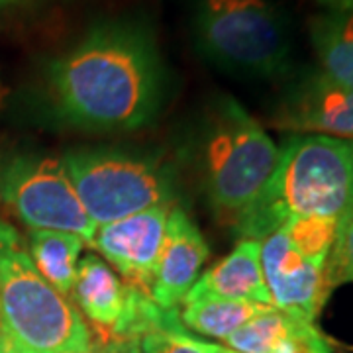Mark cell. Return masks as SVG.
<instances>
[{
	"label": "cell",
	"instance_id": "cell-15",
	"mask_svg": "<svg viewBox=\"0 0 353 353\" xmlns=\"http://www.w3.org/2000/svg\"><path fill=\"white\" fill-rule=\"evenodd\" d=\"M269 308L265 304L250 301H228L218 296H194L181 301V324L201 336L226 340L243 324H248L255 316L263 314Z\"/></svg>",
	"mask_w": 353,
	"mask_h": 353
},
{
	"label": "cell",
	"instance_id": "cell-17",
	"mask_svg": "<svg viewBox=\"0 0 353 353\" xmlns=\"http://www.w3.org/2000/svg\"><path fill=\"white\" fill-rule=\"evenodd\" d=\"M308 324L277 308H269L228 336L226 343L238 353H277Z\"/></svg>",
	"mask_w": 353,
	"mask_h": 353
},
{
	"label": "cell",
	"instance_id": "cell-4",
	"mask_svg": "<svg viewBox=\"0 0 353 353\" xmlns=\"http://www.w3.org/2000/svg\"><path fill=\"white\" fill-rule=\"evenodd\" d=\"M0 322L10 353H83L92 336L77 306L39 275L16 230L0 222Z\"/></svg>",
	"mask_w": 353,
	"mask_h": 353
},
{
	"label": "cell",
	"instance_id": "cell-13",
	"mask_svg": "<svg viewBox=\"0 0 353 353\" xmlns=\"http://www.w3.org/2000/svg\"><path fill=\"white\" fill-rule=\"evenodd\" d=\"M130 285L122 283L99 255L87 253L77 267L73 299L87 320L99 330L101 341L110 336L126 308Z\"/></svg>",
	"mask_w": 353,
	"mask_h": 353
},
{
	"label": "cell",
	"instance_id": "cell-2",
	"mask_svg": "<svg viewBox=\"0 0 353 353\" xmlns=\"http://www.w3.org/2000/svg\"><path fill=\"white\" fill-rule=\"evenodd\" d=\"M353 210V141L294 136L265 189L234 222L245 240H265L292 216L341 218Z\"/></svg>",
	"mask_w": 353,
	"mask_h": 353
},
{
	"label": "cell",
	"instance_id": "cell-22",
	"mask_svg": "<svg viewBox=\"0 0 353 353\" xmlns=\"http://www.w3.org/2000/svg\"><path fill=\"white\" fill-rule=\"evenodd\" d=\"M334 12H353V0H316Z\"/></svg>",
	"mask_w": 353,
	"mask_h": 353
},
{
	"label": "cell",
	"instance_id": "cell-19",
	"mask_svg": "<svg viewBox=\"0 0 353 353\" xmlns=\"http://www.w3.org/2000/svg\"><path fill=\"white\" fill-rule=\"evenodd\" d=\"M141 353H214L216 343L194 338L181 324V318H173L165 328H159L139 340Z\"/></svg>",
	"mask_w": 353,
	"mask_h": 353
},
{
	"label": "cell",
	"instance_id": "cell-21",
	"mask_svg": "<svg viewBox=\"0 0 353 353\" xmlns=\"http://www.w3.org/2000/svg\"><path fill=\"white\" fill-rule=\"evenodd\" d=\"M99 353H141L139 352V343L136 341H112V343H104V345H94Z\"/></svg>",
	"mask_w": 353,
	"mask_h": 353
},
{
	"label": "cell",
	"instance_id": "cell-14",
	"mask_svg": "<svg viewBox=\"0 0 353 353\" xmlns=\"http://www.w3.org/2000/svg\"><path fill=\"white\" fill-rule=\"evenodd\" d=\"M308 30L322 73L353 88V12L316 14Z\"/></svg>",
	"mask_w": 353,
	"mask_h": 353
},
{
	"label": "cell",
	"instance_id": "cell-23",
	"mask_svg": "<svg viewBox=\"0 0 353 353\" xmlns=\"http://www.w3.org/2000/svg\"><path fill=\"white\" fill-rule=\"evenodd\" d=\"M32 2H36V0H0V14L22 8L26 4H32Z\"/></svg>",
	"mask_w": 353,
	"mask_h": 353
},
{
	"label": "cell",
	"instance_id": "cell-24",
	"mask_svg": "<svg viewBox=\"0 0 353 353\" xmlns=\"http://www.w3.org/2000/svg\"><path fill=\"white\" fill-rule=\"evenodd\" d=\"M0 353H10L8 341H6V334H4V328H2V322H0Z\"/></svg>",
	"mask_w": 353,
	"mask_h": 353
},
{
	"label": "cell",
	"instance_id": "cell-9",
	"mask_svg": "<svg viewBox=\"0 0 353 353\" xmlns=\"http://www.w3.org/2000/svg\"><path fill=\"white\" fill-rule=\"evenodd\" d=\"M169 206H155L97 230L92 245L124 275L128 285L150 294L163 245Z\"/></svg>",
	"mask_w": 353,
	"mask_h": 353
},
{
	"label": "cell",
	"instance_id": "cell-8",
	"mask_svg": "<svg viewBox=\"0 0 353 353\" xmlns=\"http://www.w3.org/2000/svg\"><path fill=\"white\" fill-rule=\"evenodd\" d=\"M324 267L296 252L283 228L261 241V269L271 304L296 320L314 324L326 303L330 290Z\"/></svg>",
	"mask_w": 353,
	"mask_h": 353
},
{
	"label": "cell",
	"instance_id": "cell-25",
	"mask_svg": "<svg viewBox=\"0 0 353 353\" xmlns=\"http://www.w3.org/2000/svg\"><path fill=\"white\" fill-rule=\"evenodd\" d=\"M214 353H238V352H234V350H230V347H222V345H216Z\"/></svg>",
	"mask_w": 353,
	"mask_h": 353
},
{
	"label": "cell",
	"instance_id": "cell-20",
	"mask_svg": "<svg viewBox=\"0 0 353 353\" xmlns=\"http://www.w3.org/2000/svg\"><path fill=\"white\" fill-rule=\"evenodd\" d=\"M324 275L330 292L343 283L353 281V210L340 218L338 234L326 259Z\"/></svg>",
	"mask_w": 353,
	"mask_h": 353
},
{
	"label": "cell",
	"instance_id": "cell-26",
	"mask_svg": "<svg viewBox=\"0 0 353 353\" xmlns=\"http://www.w3.org/2000/svg\"><path fill=\"white\" fill-rule=\"evenodd\" d=\"M83 353H99V350H97V347H94V345H92V347H90V350H88V352H83Z\"/></svg>",
	"mask_w": 353,
	"mask_h": 353
},
{
	"label": "cell",
	"instance_id": "cell-16",
	"mask_svg": "<svg viewBox=\"0 0 353 353\" xmlns=\"http://www.w3.org/2000/svg\"><path fill=\"white\" fill-rule=\"evenodd\" d=\"M83 243L75 234L53 232V230H32L30 232V257L39 275L63 296H73L79 267V255Z\"/></svg>",
	"mask_w": 353,
	"mask_h": 353
},
{
	"label": "cell",
	"instance_id": "cell-6",
	"mask_svg": "<svg viewBox=\"0 0 353 353\" xmlns=\"http://www.w3.org/2000/svg\"><path fill=\"white\" fill-rule=\"evenodd\" d=\"M63 167L94 226L169 206L173 199L171 175L145 155L112 148H79L65 153Z\"/></svg>",
	"mask_w": 353,
	"mask_h": 353
},
{
	"label": "cell",
	"instance_id": "cell-18",
	"mask_svg": "<svg viewBox=\"0 0 353 353\" xmlns=\"http://www.w3.org/2000/svg\"><path fill=\"white\" fill-rule=\"evenodd\" d=\"M340 218L330 216H292L285 222V234L296 252L312 263L326 265L338 234Z\"/></svg>",
	"mask_w": 353,
	"mask_h": 353
},
{
	"label": "cell",
	"instance_id": "cell-1",
	"mask_svg": "<svg viewBox=\"0 0 353 353\" xmlns=\"http://www.w3.org/2000/svg\"><path fill=\"white\" fill-rule=\"evenodd\" d=\"M43 81L51 112L67 126L132 132L161 110L167 69L148 26L112 18L90 26L53 57Z\"/></svg>",
	"mask_w": 353,
	"mask_h": 353
},
{
	"label": "cell",
	"instance_id": "cell-11",
	"mask_svg": "<svg viewBox=\"0 0 353 353\" xmlns=\"http://www.w3.org/2000/svg\"><path fill=\"white\" fill-rule=\"evenodd\" d=\"M206 257L208 245L199 226L181 206L169 210L163 245L150 287L153 303L163 310L176 308V304H181L190 287L196 283Z\"/></svg>",
	"mask_w": 353,
	"mask_h": 353
},
{
	"label": "cell",
	"instance_id": "cell-12",
	"mask_svg": "<svg viewBox=\"0 0 353 353\" xmlns=\"http://www.w3.org/2000/svg\"><path fill=\"white\" fill-rule=\"evenodd\" d=\"M194 296H218L273 306L261 269V241L241 240L228 257L196 279L185 294V299Z\"/></svg>",
	"mask_w": 353,
	"mask_h": 353
},
{
	"label": "cell",
	"instance_id": "cell-7",
	"mask_svg": "<svg viewBox=\"0 0 353 353\" xmlns=\"http://www.w3.org/2000/svg\"><path fill=\"white\" fill-rule=\"evenodd\" d=\"M0 199L26 226L75 234L94 241L97 226L85 212L63 161L41 155H14L0 167Z\"/></svg>",
	"mask_w": 353,
	"mask_h": 353
},
{
	"label": "cell",
	"instance_id": "cell-3",
	"mask_svg": "<svg viewBox=\"0 0 353 353\" xmlns=\"http://www.w3.org/2000/svg\"><path fill=\"white\" fill-rule=\"evenodd\" d=\"M194 157L210 206L236 222L275 173L281 150L240 102L224 94L202 120Z\"/></svg>",
	"mask_w": 353,
	"mask_h": 353
},
{
	"label": "cell",
	"instance_id": "cell-10",
	"mask_svg": "<svg viewBox=\"0 0 353 353\" xmlns=\"http://www.w3.org/2000/svg\"><path fill=\"white\" fill-rule=\"evenodd\" d=\"M275 124L353 141V88L336 83L322 71L301 77L279 104Z\"/></svg>",
	"mask_w": 353,
	"mask_h": 353
},
{
	"label": "cell",
	"instance_id": "cell-5",
	"mask_svg": "<svg viewBox=\"0 0 353 353\" xmlns=\"http://www.w3.org/2000/svg\"><path fill=\"white\" fill-rule=\"evenodd\" d=\"M192 38L206 61L234 75L273 79L289 69V24L269 0H194Z\"/></svg>",
	"mask_w": 353,
	"mask_h": 353
}]
</instances>
